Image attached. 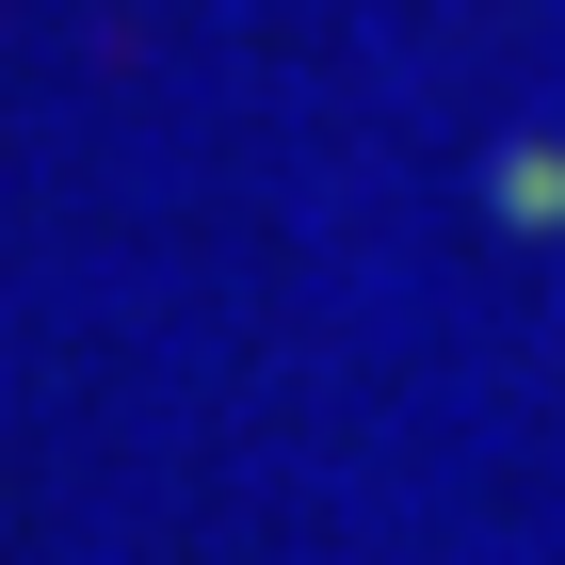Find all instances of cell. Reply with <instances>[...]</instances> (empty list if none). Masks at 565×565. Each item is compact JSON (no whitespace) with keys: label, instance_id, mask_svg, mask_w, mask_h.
<instances>
[{"label":"cell","instance_id":"1","mask_svg":"<svg viewBox=\"0 0 565 565\" xmlns=\"http://www.w3.org/2000/svg\"><path fill=\"white\" fill-rule=\"evenodd\" d=\"M501 211H518V226H565V146H518V162H501Z\"/></svg>","mask_w":565,"mask_h":565}]
</instances>
